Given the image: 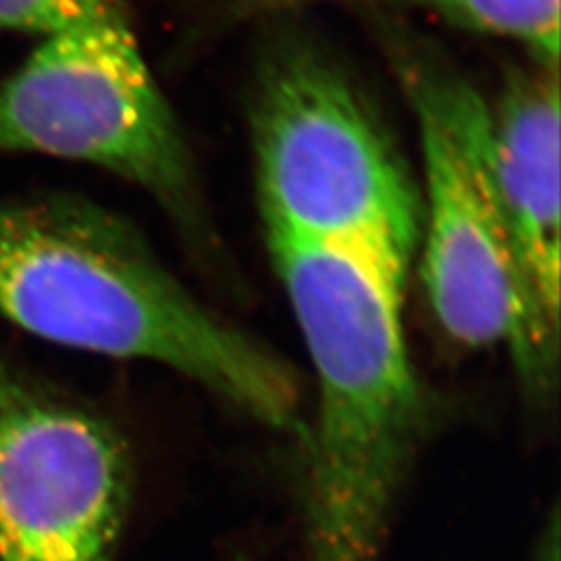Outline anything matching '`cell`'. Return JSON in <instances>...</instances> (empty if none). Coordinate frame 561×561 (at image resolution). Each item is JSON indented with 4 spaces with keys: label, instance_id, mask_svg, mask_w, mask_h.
Listing matches in <instances>:
<instances>
[{
    "label": "cell",
    "instance_id": "obj_1",
    "mask_svg": "<svg viewBox=\"0 0 561 561\" xmlns=\"http://www.w3.org/2000/svg\"><path fill=\"white\" fill-rule=\"evenodd\" d=\"M0 319L159 362L279 433L304 431L291 370L183 289L129 222L78 196L0 201Z\"/></svg>",
    "mask_w": 561,
    "mask_h": 561
},
{
    "label": "cell",
    "instance_id": "obj_2",
    "mask_svg": "<svg viewBox=\"0 0 561 561\" xmlns=\"http://www.w3.org/2000/svg\"><path fill=\"white\" fill-rule=\"evenodd\" d=\"M317 370L304 477L306 561H379L424 428L405 283L347 250L268 240Z\"/></svg>",
    "mask_w": 561,
    "mask_h": 561
},
{
    "label": "cell",
    "instance_id": "obj_3",
    "mask_svg": "<svg viewBox=\"0 0 561 561\" xmlns=\"http://www.w3.org/2000/svg\"><path fill=\"white\" fill-rule=\"evenodd\" d=\"M387 55L410 102L426 180L422 279L454 341L505 345L533 393L558 375L560 329L542 314L522 273L493 161L491 106L422 42L387 27Z\"/></svg>",
    "mask_w": 561,
    "mask_h": 561
},
{
    "label": "cell",
    "instance_id": "obj_4",
    "mask_svg": "<svg viewBox=\"0 0 561 561\" xmlns=\"http://www.w3.org/2000/svg\"><path fill=\"white\" fill-rule=\"evenodd\" d=\"M268 240L347 250L408 279L422 198L356 85L308 44L262 62L250 104Z\"/></svg>",
    "mask_w": 561,
    "mask_h": 561
},
{
    "label": "cell",
    "instance_id": "obj_5",
    "mask_svg": "<svg viewBox=\"0 0 561 561\" xmlns=\"http://www.w3.org/2000/svg\"><path fill=\"white\" fill-rule=\"evenodd\" d=\"M90 162L146 190L201 231V202L180 123L113 0L44 34L0 81V154Z\"/></svg>",
    "mask_w": 561,
    "mask_h": 561
},
{
    "label": "cell",
    "instance_id": "obj_6",
    "mask_svg": "<svg viewBox=\"0 0 561 561\" xmlns=\"http://www.w3.org/2000/svg\"><path fill=\"white\" fill-rule=\"evenodd\" d=\"M129 481L113 426L0 360V561H111Z\"/></svg>",
    "mask_w": 561,
    "mask_h": 561
},
{
    "label": "cell",
    "instance_id": "obj_7",
    "mask_svg": "<svg viewBox=\"0 0 561 561\" xmlns=\"http://www.w3.org/2000/svg\"><path fill=\"white\" fill-rule=\"evenodd\" d=\"M558 67L507 80L491 108L493 161L522 273L560 329V76Z\"/></svg>",
    "mask_w": 561,
    "mask_h": 561
},
{
    "label": "cell",
    "instance_id": "obj_8",
    "mask_svg": "<svg viewBox=\"0 0 561 561\" xmlns=\"http://www.w3.org/2000/svg\"><path fill=\"white\" fill-rule=\"evenodd\" d=\"M461 27L520 42L541 67L560 59V0H400Z\"/></svg>",
    "mask_w": 561,
    "mask_h": 561
},
{
    "label": "cell",
    "instance_id": "obj_9",
    "mask_svg": "<svg viewBox=\"0 0 561 561\" xmlns=\"http://www.w3.org/2000/svg\"><path fill=\"white\" fill-rule=\"evenodd\" d=\"M113 0H0V32L50 34Z\"/></svg>",
    "mask_w": 561,
    "mask_h": 561
}]
</instances>
